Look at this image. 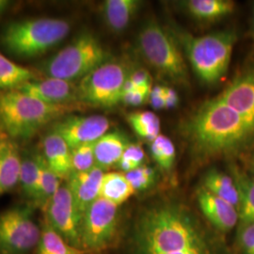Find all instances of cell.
I'll return each mask as SVG.
<instances>
[{
  "label": "cell",
  "mask_w": 254,
  "mask_h": 254,
  "mask_svg": "<svg viewBox=\"0 0 254 254\" xmlns=\"http://www.w3.org/2000/svg\"><path fill=\"white\" fill-rule=\"evenodd\" d=\"M129 254H228L190 209L160 202L137 216L128 236Z\"/></svg>",
  "instance_id": "1"
},
{
  "label": "cell",
  "mask_w": 254,
  "mask_h": 254,
  "mask_svg": "<svg viewBox=\"0 0 254 254\" xmlns=\"http://www.w3.org/2000/svg\"><path fill=\"white\" fill-rule=\"evenodd\" d=\"M192 151L202 157L236 154L254 146V127L218 97L205 102L184 125Z\"/></svg>",
  "instance_id": "2"
},
{
  "label": "cell",
  "mask_w": 254,
  "mask_h": 254,
  "mask_svg": "<svg viewBox=\"0 0 254 254\" xmlns=\"http://www.w3.org/2000/svg\"><path fill=\"white\" fill-rule=\"evenodd\" d=\"M80 109L50 105L17 90L0 91V132L15 141L26 140L47 125Z\"/></svg>",
  "instance_id": "3"
},
{
  "label": "cell",
  "mask_w": 254,
  "mask_h": 254,
  "mask_svg": "<svg viewBox=\"0 0 254 254\" xmlns=\"http://www.w3.org/2000/svg\"><path fill=\"white\" fill-rule=\"evenodd\" d=\"M71 30L68 20L57 17L22 19L8 24L2 31L1 44L20 59L46 54L62 43Z\"/></svg>",
  "instance_id": "4"
},
{
  "label": "cell",
  "mask_w": 254,
  "mask_h": 254,
  "mask_svg": "<svg viewBox=\"0 0 254 254\" xmlns=\"http://www.w3.org/2000/svg\"><path fill=\"white\" fill-rule=\"evenodd\" d=\"M109 60L99 39L91 32H82L62 50L38 66L43 77L78 82Z\"/></svg>",
  "instance_id": "5"
},
{
  "label": "cell",
  "mask_w": 254,
  "mask_h": 254,
  "mask_svg": "<svg viewBox=\"0 0 254 254\" xmlns=\"http://www.w3.org/2000/svg\"><path fill=\"white\" fill-rule=\"evenodd\" d=\"M191 67L200 80L214 84L226 73L231 63L236 34L231 30L203 36L181 35Z\"/></svg>",
  "instance_id": "6"
},
{
  "label": "cell",
  "mask_w": 254,
  "mask_h": 254,
  "mask_svg": "<svg viewBox=\"0 0 254 254\" xmlns=\"http://www.w3.org/2000/svg\"><path fill=\"white\" fill-rule=\"evenodd\" d=\"M137 44L144 59L157 72L175 83L188 84L184 55L174 38L160 24L147 21L138 32Z\"/></svg>",
  "instance_id": "7"
},
{
  "label": "cell",
  "mask_w": 254,
  "mask_h": 254,
  "mask_svg": "<svg viewBox=\"0 0 254 254\" xmlns=\"http://www.w3.org/2000/svg\"><path fill=\"white\" fill-rule=\"evenodd\" d=\"M130 71L126 64L108 61L77 82L78 101L83 107L113 108L122 102Z\"/></svg>",
  "instance_id": "8"
},
{
  "label": "cell",
  "mask_w": 254,
  "mask_h": 254,
  "mask_svg": "<svg viewBox=\"0 0 254 254\" xmlns=\"http://www.w3.org/2000/svg\"><path fill=\"white\" fill-rule=\"evenodd\" d=\"M34 210L26 203L0 213V254H34L42 233Z\"/></svg>",
  "instance_id": "9"
},
{
  "label": "cell",
  "mask_w": 254,
  "mask_h": 254,
  "mask_svg": "<svg viewBox=\"0 0 254 254\" xmlns=\"http://www.w3.org/2000/svg\"><path fill=\"white\" fill-rule=\"evenodd\" d=\"M118 207L99 197L82 217V249L89 254L107 250L114 242L119 227Z\"/></svg>",
  "instance_id": "10"
},
{
  "label": "cell",
  "mask_w": 254,
  "mask_h": 254,
  "mask_svg": "<svg viewBox=\"0 0 254 254\" xmlns=\"http://www.w3.org/2000/svg\"><path fill=\"white\" fill-rule=\"evenodd\" d=\"M43 210L45 212V222L70 245L82 249L83 216L74 203L72 193L66 181L62 184L54 197L48 201Z\"/></svg>",
  "instance_id": "11"
},
{
  "label": "cell",
  "mask_w": 254,
  "mask_h": 254,
  "mask_svg": "<svg viewBox=\"0 0 254 254\" xmlns=\"http://www.w3.org/2000/svg\"><path fill=\"white\" fill-rule=\"evenodd\" d=\"M110 127L109 119L103 115H65L51 125L50 130L64 138L71 149L94 143L108 133Z\"/></svg>",
  "instance_id": "12"
},
{
  "label": "cell",
  "mask_w": 254,
  "mask_h": 254,
  "mask_svg": "<svg viewBox=\"0 0 254 254\" xmlns=\"http://www.w3.org/2000/svg\"><path fill=\"white\" fill-rule=\"evenodd\" d=\"M17 91L55 106H79L77 82L60 78L42 77L28 81L19 87Z\"/></svg>",
  "instance_id": "13"
},
{
  "label": "cell",
  "mask_w": 254,
  "mask_h": 254,
  "mask_svg": "<svg viewBox=\"0 0 254 254\" xmlns=\"http://www.w3.org/2000/svg\"><path fill=\"white\" fill-rule=\"evenodd\" d=\"M217 97L254 127V64L238 73Z\"/></svg>",
  "instance_id": "14"
},
{
  "label": "cell",
  "mask_w": 254,
  "mask_h": 254,
  "mask_svg": "<svg viewBox=\"0 0 254 254\" xmlns=\"http://www.w3.org/2000/svg\"><path fill=\"white\" fill-rule=\"evenodd\" d=\"M197 200L202 215L221 232H229L239 222L237 209L200 187L197 190Z\"/></svg>",
  "instance_id": "15"
},
{
  "label": "cell",
  "mask_w": 254,
  "mask_h": 254,
  "mask_svg": "<svg viewBox=\"0 0 254 254\" xmlns=\"http://www.w3.org/2000/svg\"><path fill=\"white\" fill-rule=\"evenodd\" d=\"M104 174L105 171L95 166L86 172L73 173L66 180L74 203L82 216L91 203L100 197Z\"/></svg>",
  "instance_id": "16"
},
{
  "label": "cell",
  "mask_w": 254,
  "mask_h": 254,
  "mask_svg": "<svg viewBox=\"0 0 254 254\" xmlns=\"http://www.w3.org/2000/svg\"><path fill=\"white\" fill-rule=\"evenodd\" d=\"M41 154L47 165L62 180H67L73 173L72 149L62 136L49 130L41 140Z\"/></svg>",
  "instance_id": "17"
},
{
  "label": "cell",
  "mask_w": 254,
  "mask_h": 254,
  "mask_svg": "<svg viewBox=\"0 0 254 254\" xmlns=\"http://www.w3.org/2000/svg\"><path fill=\"white\" fill-rule=\"evenodd\" d=\"M21 157L18 142L0 132V197L18 186Z\"/></svg>",
  "instance_id": "18"
},
{
  "label": "cell",
  "mask_w": 254,
  "mask_h": 254,
  "mask_svg": "<svg viewBox=\"0 0 254 254\" xmlns=\"http://www.w3.org/2000/svg\"><path fill=\"white\" fill-rule=\"evenodd\" d=\"M129 144L127 135L121 131L106 133L94 142L95 165L104 171L117 166Z\"/></svg>",
  "instance_id": "19"
},
{
  "label": "cell",
  "mask_w": 254,
  "mask_h": 254,
  "mask_svg": "<svg viewBox=\"0 0 254 254\" xmlns=\"http://www.w3.org/2000/svg\"><path fill=\"white\" fill-rule=\"evenodd\" d=\"M40 182L39 153L22 152L18 186L26 203L35 209Z\"/></svg>",
  "instance_id": "20"
},
{
  "label": "cell",
  "mask_w": 254,
  "mask_h": 254,
  "mask_svg": "<svg viewBox=\"0 0 254 254\" xmlns=\"http://www.w3.org/2000/svg\"><path fill=\"white\" fill-rule=\"evenodd\" d=\"M142 2L138 0H107L103 3L106 24L113 32H122L136 15Z\"/></svg>",
  "instance_id": "21"
},
{
  "label": "cell",
  "mask_w": 254,
  "mask_h": 254,
  "mask_svg": "<svg viewBox=\"0 0 254 254\" xmlns=\"http://www.w3.org/2000/svg\"><path fill=\"white\" fill-rule=\"evenodd\" d=\"M42 77L36 70L15 64L0 52V91L17 90L25 83Z\"/></svg>",
  "instance_id": "22"
},
{
  "label": "cell",
  "mask_w": 254,
  "mask_h": 254,
  "mask_svg": "<svg viewBox=\"0 0 254 254\" xmlns=\"http://www.w3.org/2000/svg\"><path fill=\"white\" fill-rule=\"evenodd\" d=\"M183 6L194 18L213 21L231 14L236 3L230 0H190L183 2Z\"/></svg>",
  "instance_id": "23"
},
{
  "label": "cell",
  "mask_w": 254,
  "mask_h": 254,
  "mask_svg": "<svg viewBox=\"0 0 254 254\" xmlns=\"http://www.w3.org/2000/svg\"><path fill=\"white\" fill-rule=\"evenodd\" d=\"M127 176L121 172L105 173L101 185L100 197L120 206L135 193Z\"/></svg>",
  "instance_id": "24"
},
{
  "label": "cell",
  "mask_w": 254,
  "mask_h": 254,
  "mask_svg": "<svg viewBox=\"0 0 254 254\" xmlns=\"http://www.w3.org/2000/svg\"><path fill=\"white\" fill-rule=\"evenodd\" d=\"M202 187L218 198L234 205L236 209L238 207L239 193L236 181L231 176L212 169L204 174Z\"/></svg>",
  "instance_id": "25"
},
{
  "label": "cell",
  "mask_w": 254,
  "mask_h": 254,
  "mask_svg": "<svg viewBox=\"0 0 254 254\" xmlns=\"http://www.w3.org/2000/svg\"><path fill=\"white\" fill-rule=\"evenodd\" d=\"M85 250L75 248L64 240L46 222L42 224V233L33 254H88Z\"/></svg>",
  "instance_id": "26"
},
{
  "label": "cell",
  "mask_w": 254,
  "mask_h": 254,
  "mask_svg": "<svg viewBox=\"0 0 254 254\" xmlns=\"http://www.w3.org/2000/svg\"><path fill=\"white\" fill-rule=\"evenodd\" d=\"M235 181L239 193L237 207L239 223H254V178L246 173L236 172Z\"/></svg>",
  "instance_id": "27"
},
{
  "label": "cell",
  "mask_w": 254,
  "mask_h": 254,
  "mask_svg": "<svg viewBox=\"0 0 254 254\" xmlns=\"http://www.w3.org/2000/svg\"><path fill=\"white\" fill-rule=\"evenodd\" d=\"M40 160V182L38 197L34 207L43 209L46 207L48 201L54 197L55 194L61 188L63 181L47 165L43 155L39 153Z\"/></svg>",
  "instance_id": "28"
},
{
  "label": "cell",
  "mask_w": 254,
  "mask_h": 254,
  "mask_svg": "<svg viewBox=\"0 0 254 254\" xmlns=\"http://www.w3.org/2000/svg\"><path fill=\"white\" fill-rule=\"evenodd\" d=\"M127 121L140 137L153 141L160 135V120L152 111H136L127 115Z\"/></svg>",
  "instance_id": "29"
},
{
  "label": "cell",
  "mask_w": 254,
  "mask_h": 254,
  "mask_svg": "<svg viewBox=\"0 0 254 254\" xmlns=\"http://www.w3.org/2000/svg\"><path fill=\"white\" fill-rule=\"evenodd\" d=\"M151 153L154 161L164 171H170L175 160V146L171 138L164 135H159L150 144Z\"/></svg>",
  "instance_id": "30"
},
{
  "label": "cell",
  "mask_w": 254,
  "mask_h": 254,
  "mask_svg": "<svg viewBox=\"0 0 254 254\" xmlns=\"http://www.w3.org/2000/svg\"><path fill=\"white\" fill-rule=\"evenodd\" d=\"M95 166L94 143H87L72 149L73 173L86 172Z\"/></svg>",
  "instance_id": "31"
},
{
  "label": "cell",
  "mask_w": 254,
  "mask_h": 254,
  "mask_svg": "<svg viewBox=\"0 0 254 254\" xmlns=\"http://www.w3.org/2000/svg\"><path fill=\"white\" fill-rule=\"evenodd\" d=\"M145 154L141 146L130 143L117 164L121 173H127L143 166Z\"/></svg>",
  "instance_id": "32"
},
{
  "label": "cell",
  "mask_w": 254,
  "mask_h": 254,
  "mask_svg": "<svg viewBox=\"0 0 254 254\" xmlns=\"http://www.w3.org/2000/svg\"><path fill=\"white\" fill-rule=\"evenodd\" d=\"M125 174L135 191L145 190L151 188L156 179L154 169L144 165Z\"/></svg>",
  "instance_id": "33"
},
{
  "label": "cell",
  "mask_w": 254,
  "mask_h": 254,
  "mask_svg": "<svg viewBox=\"0 0 254 254\" xmlns=\"http://www.w3.org/2000/svg\"><path fill=\"white\" fill-rule=\"evenodd\" d=\"M236 245L240 254H254V222L239 223Z\"/></svg>",
  "instance_id": "34"
},
{
  "label": "cell",
  "mask_w": 254,
  "mask_h": 254,
  "mask_svg": "<svg viewBox=\"0 0 254 254\" xmlns=\"http://www.w3.org/2000/svg\"><path fill=\"white\" fill-rule=\"evenodd\" d=\"M152 89H140L136 91L124 92L121 103H124L127 106H132V107H137V106L143 105L147 101H149Z\"/></svg>",
  "instance_id": "35"
},
{
  "label": "cell",
  "mask_w": 254,
  "mask_h": 254,
  "mask_svg": "<svg viewBox=\"0 0 254 254\" xmlns=\"http://www.w3.org/2000/svg\"><path fill=\"white\" fill-rule=\"evenodd\" d=\"M128 79L136 85L137 89H152V78L148 72L144 70H136L131 72Z\"/></svg>",
  "instance_id": "36"
},
{
  "label": "cell",
  "mask_w": 254,
  "mask_h": 254,
  "mask_svg": "<svg viewBox=\"0 0 254 254\" xmlns=\"http://www.w3.org/2000/svg\"><path fill=\"white\" fill-rule=\"evenodd\" d=\"M149 101L154 109H165L164 86H154L150 93Z\"/></svg>",
  "instance_id": "37"
},
{
  "label": "cell",
  "mask_w": 254,
  "mask_h": 254,
  "mask_svg": "<svg viewBox=\"0 0 254 254\" xmlns=\"http://www.w3.org/2000/svg\"><path fill=\"white\" fill-rule=\"evenodd\" d=\"M164 100H165V109H174L179 104L178 93L170 87H164Z\"/></svg>",
  "instance_id": "38"
},
{
  "label": "cell",
  "mask_w": 254,
  "mask_h": 254,
  "mask_svg": "<svg viewBox=\"0 0 254 254\" xmlns=\"http://www.w3.org/2000/svg\"><path fill=\"white\" fill-rule=\"evenodd\" d=\"M9 3L10 2L7 1V0H0V15L2 13H4L9 8Z\"/></svg>",
  "instance_id": "39"
},
{
  "label": "cell",
  "mask_w": 254,
  "mask_h": 254,
  "mask_svg": "<svg viewBox=\"0 0 254 254\" xmlns=\"http://www.w3.org/2000/svg\"></svg>",
  "instance_id": "40"
},
{
  "label": "cell",
  "mask_w": 254,
  "mask_h": 254,
  "mask_svg": "<svg viewBox=\"0 0 254 254\" xmlns=\"http://www.w3.org/2000/svg\"></svg>",
  "instance_id": "41"
}]
</instances>
